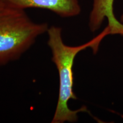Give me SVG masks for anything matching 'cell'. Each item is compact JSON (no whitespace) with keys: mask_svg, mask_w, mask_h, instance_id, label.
<instances>
[{"mask_svg":"<svg viewBox=\"0 0 123 123\" xmlns=\"http://www.w3.org/2000/svg\"><path fill=\"white\" fill-rule=\"evenodd\" d=\"M47 44L51 51L52 61L57 68L59 80L58 99L52 123H75L78 120V113L87 111L83 107L77 110H72L68 103L70 100L77 99L73 91V65L75 58L79 52L87 48H91L93 53L98 51L100 42L104 37L110 34V27L107 26L103 30L89 42L78 46H70L63 42L62 29L52 26L47 31Z\"/></svg>","mask_w":123,"mask_h":123,"instance_id":"1","label":"cell"},{"mask_svg":"<svg viewBox=\"0 0 123 123\" xmlns=\"http://www.w3.org/2000/svg\"><path fill=\"white\" fill-rule=\"evenodd\" d=\"M49 28L47 23L34 22L25 10L0 9V66L19 59Z\"/></svg>","mask_w":123,"mask_h":123,"instance_id":"2","label":"cell"},{"mask_svg":"<svg viewBox=\"0 0 123 123\" xmlns=\"http://www.w3.org/2000/svg\"><path fill=\"white\" fill-rule=\"evenodd\" d=\"M7 6L25 9L40 8L54 12L61 17L79 15L81 7L78 0H0Z\"/></svg>","mask_w":123,"mask_h":123,"instance_id":"3","label":"cell"},{"mask_svg":"<svg viewBox=\"0 0 123 123\" xmlns=\"http://www.w3.org/2000/svg\"><path fill=\"white\" fill-rule=\"evenodd\" d=\"M114 0H93V5L89 18V27L92 32L99 29L107 18L110 34L123 35V24L115 17L113 12Z\"/></svg>","mask_w":123,"mask_h":123,"instance_id":"4","label":"cell"},{"mask_svg":"<svg viewBox=\"0 0 123 123\" xmlns=\"http://www.w3.org/2000/svg\"><path fill=\"white\" fill-rule=\"evenodd\" d=\"M5 6H6L4 4V3L1 2V1H0V9H2V8H3V7H4Z\"/></svg>","mask_w":123,"mask_h":123,"instance_id":"5","label":"cell"},{"mask_svg":"<svg viewBox=\"0 0 123 123\" xmlns=\"http://www.w3.org/2000/svg\"><path fill=\"white\" fill-rule=\"evenodd\" d=\"M120 22L123 24V14L121 15V17H120Z\"/></svg>","mask_w":123,"mask_h":123,"instance_id":"6","label":"cell"}]
</instances>
